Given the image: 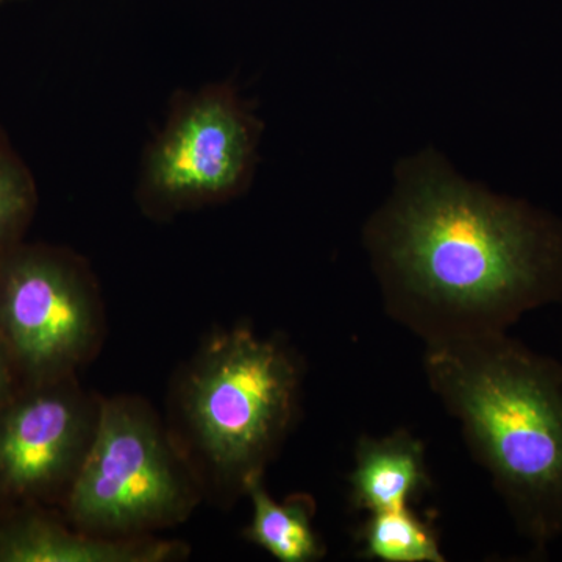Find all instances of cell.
I'll return each instance as SVG.
<instances>
[{
  "label": "cell",
  "instance_id": "6da1fadb",
  "mask_svg": "<svg viewBox=\"0 0 562 562\" xmlns=\"http://www.w3.org/2000/svg\"><path fill=\"white\" fill-rule=\"evenodd\" d=\"M368 243L387 310L427 342L506 331L562 297V221L462 179L435 151L402 162Z\"/></svg>",
  "mask_w": 562,
  "mask_h": 562
},
{
  "label": "cell",
  "instance_id": "7a4b0ae2",
  "mask_svg": "<svg viewBox=\"0 0 562 562\" xmlns=\"http://www.w3.org/2000/svg\"><path fill=\"white\" fill-rule=\"evenodd\" d=\"M425 373L519 531L562 538V366L506 331L427 342Z\"/></svg>",
  "mask_w": 562,
  "mask_h": 562
},
{
  "label": "cell",
  "instance_id": "3957f363",
  "mask_svg": "<svg viewBox=\"0 0 562 562\" xmlns=\"http://www.w3.org/2000/svg\"><path fill=\"white\" fill-rule=\"evenodd\" d=\"M299 368L283 344L250 330L213 336L180 387L190 441L217 482L246 494L283 441L299 395Z\"/></svg>",
  "mask_w": 562,
  "mask_h": 562
},
{
  "label": "cell",
  "instance_id": "277c9868",
  "mask_svg": "<svg viewBox=\"0 0 562 562\" xmlns=\"http://www.w3.org/2000/svg\"><path fill=\"white\" fill-rule=\"evenodd\" d=\"M198 482L149 406L101 402L87 457L63 498L70 524L103 538H138L187 519Z\"/></svg>",
  "mask_w": 562,
  "mask_h": 562
},
{
  "label": "cell",
  "instance_id": "5b68a950",
  "mask_svg": "<svg viewBox=\"0 0 562 562\" xmlns=\"http://www.w3.org/2000/svg\"><path fill=\"white\" fill-rule=\"evenodd\" d=\"M101 322L94 281L74 255L21 241L0 250V346L22 384L74 376Z\"/></svg>",
  "mask_w": 562,
  "mask_h": 562
},
{
  "label": "cell",
  "instance_id": "8992f818",
  "mask_svg": "<svg viewBox=\"0 0 562 562\" xmlns=\"http://www.w3.org/2000/svg\"><path fill=\"white\" fill-rule=\"evenodd\" d=\"M261 132L249 103L227 85L184 95L146 151L140 203L173 214L231 201L249 187Z\"/></svg>",
  "mask_w": 562,
  "mask_h": 562
},
{
  "label": "cell",
  "instance_id": "52a82bcc",
  "mask_svg": "<svg viewBox=\"0 0 562 562\" xmlns=\"http://www.w3.org/2000/svg\"><path fill=\"white\" fill-rule=\"evenodd\" d=\"M99 409L74 376L22 384L0 405V501H63L90 449Z\"/></svg>",
  "mask_w": 562,
  "mask_h": 562
},
{
  "label": "cell",
  "instance_id": "ba28073f",
  "mask_svg": "<svg viewBox=\"0 0 562 562\" xmlns=\"http://www.w3.org/2000/svg\"><path fill=\"white\" fill-rule=\"evenodd\" d=\"M183 554L180 543L74 531L33 509L0 516V562H165Z\"/></svg>",
  "mask_w": 562,
  "mask_h": 562
},
{
  "label": "cell",
  "instance_id": "9c48e42d",
  "mask_svg": "<svg viewBox=\"0 0 562 562\" xmlns=\"http://www.w3.org/2000/svg\"><path fill=\"white\" fill-rule=\"evenodd\" d=\"M350 475L351 505L376 513L408 506L430 486L424 443L412 432L361 438Z\"/></svg>",
  "mask_w": 562,
  "mask_h": 562
},
{
  "label": "cell",
  "instance_id": "30bf717a",
  "mask_svg": "<svg viewBox=\"0 0 562 562\" xmlns=\"http://www.w3.org/2000/svg\"><path fill=\"white\" fill-rule=\"evenodd\" d=\"M251 520L246 538L281 562H314L324 558L325 547L313 527V501L295 495L276 502L266 491L262 476L247 486Z\"/></svg>",
  "mask_w": 562,
  "mask_h": 562
},
{
  "label": "cell",
  "instance_id": "8fae6325",
  "mask_svg": "<svg viewBox=\"0 0 562 562\" xmlns=\"http://www.w3.org/2000/svg\"><path fill=\"white\" fill-rule=\"evenodd\" d=\"M361 554L384 562L446 561L436 532L408 506L371 513L360 530Z\"/></svg>",
  "mask_w": 562,
  "mask_h": 562
},
{
  "label": "cell",
  "instance_id": "7c38bea8",
  "mask_svg": "<svg viewBox=\"0 0 562 562\" xmlns=\"http://www.w3.org/2000/svg\"><path fill=\"white\" fill-rule=\"evenodd\" d=\"M35 209V180L0 133V250L21 241Z\"/></svg>",
  "mask_w": 562,
  "mask_h": 562
},
{
  "label": "cell",
  "instance_id": "4fadbf2b",
  "mask_svg": "<svg viewBox=\"0 0 562 562\" xmlns=\"http://www.w3.org/2000/svg\"><path fill=\"white\" fill-rule=\"evenodd\" d=\"M21 386L20 375H18L13 362H11L3 347L0 346V405L9 401L11 395L20 390Z\"/></svg>",
  "mask_w": 562,
  "mask_h": 562
},
{
  "label": "cell",
  "instance_id": "5bb4252c",
  "mask_svg": "<svg viewBox=\"0 0 562 562\" xmlns=\"http://www.w3.org/2000/svg\"><path fill=\"white\" fill-rule=\"evenodd\" d=\"M7 2V0H0V3Z\"/></svg>",
  "mask_w": 562,
  "mask_h": 562
}]
</instances>
